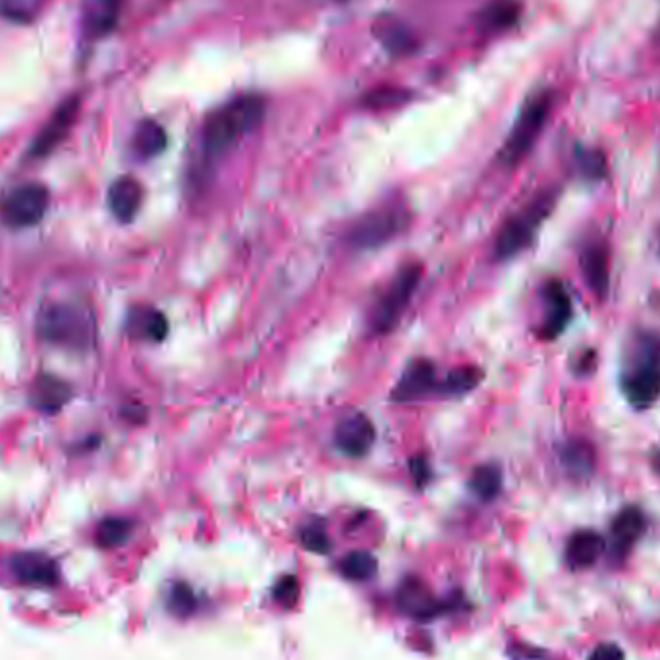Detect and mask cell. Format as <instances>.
Listing matches in <instances>:
<instances>
[{"label": "cell", "mask_w": 660, "mask_h": 660, "mask_svg": "<svg viewBox=\"0 0 660 660\" xmlns=\"http://www.w3.org/2000/svg\"><path fill=\"white\" fill-rule=\"evenodd\" d=\"M267 112V101L261 95H242L222 109L215 110L203 128V147L209 157H220L236 145V141L253 132Z\"/></svg>", "instance_id": "6da1fadb"}, {"label": "cell", "mask_w": 660, "mask_h": 660, "mask_svg": "<svg viewBox=\"0 0 660 660\" xmlns=\"http://www.w3.org/2000/svg\"><path fill=\"white\" fill-rule=\"evenodd\" d=\"M620 386L626 400L637 410L651 408L659 400L660 338L655 332L637 334Z\"/></svg>", "instance_id": "7a4b0ae2"}, {"label": "cell", "mask_w": 660, "mask_h": 660, "mask_svg": "<svg viewBox=\"0 0 660 660\" xmlns=\"http://www.w3.org/2000/svg\"><path fill=\"white\" fill-rule=\"evenodd\" d=\"M39 336L60 348L87 352L95 344L93 315L78 303H49L37 317Z\"/></svg>", "instance_id": "3957f363"}, {"label": "cell", "mask_w": 660, "mask_h": 660, "mask_svg": "<svg viewBox=\"0 0 660 660\" xmlns=\"http://www.w3.org/2000/svg\"><path fill=\"white\" fill-rule=\"evenodd\" d=\"M556 190L539 193L531 203H527L520 213L506 220L500 228L495 242L496 259L506 261L520 255L535 240L541 224L549 219L556 205Z\"/></svg>", "instance_id": "277c9868"}, {"label": "cell", "mask_w": 660, "mask_h": 660, "mask_svg": "<svg viewBox=\"0 0 660 660\" xmlns=\"http://www.w3.org/2000/svg\"><path fill=\"white\" fill-rule=\"evenodd\" d=\"M554 105V95L550 91H541L533 95L525 105L522 112L506 139L504 147L500 149V163L504 166H518L523 159L529 155V151L535 147L537 139L541 136L547 120H549L550 110Z\"/></svg>", "instance_id": "5b68a950"}, {"label": "cell", "mask_w": 660, "mask_h": 660, "mask_svg": "<svg viewBox=\"0 0 660 660\" xmlns=\"http://www.w3.org/2000/svg\"><path fill=\"white\" fill-rule=\"evenodd\" d=\"M423 267L419 263L404 265L392 278L390 286L381 294L379 302L371 311V330L386 334L396 329L406 307L412 302L413 294L421 282Z\"/></svg>", "instance_id": "8992f818"}, {"label": "cell", "mask_w": 660, "mask_h": 660, "mask_svg": "<svg viewBox=\"0 0 660 660\" xmlns=\"http://www.w3.org/2000/svg\"><path fill=\"white\" fill-rule=\"evenodd\" d=\"M410 215L406 209L388 207L373 211L346 232V244L352 251H371L383 248L390 240L400 236L408 226Z\"/></svg>", "instance_id": "52a82bcc"}, {"label": "cell", "mask_w": 660, "mask_h": 660, "mask_svg": "<svg viewBox=\"0 0 660 660\" xmlns=\"http://www.w3.org/2000/svg\"><path fill=\"white\" fill-rule=\"evenodd\" d=\"M51 205V192L43 184H24L8 193L0 203V219L10 228L39 224Z\"/></svg>", "instance_id": "ba28073f"}, {"label": "cell", "mask_w": 660, "mask_h": 660, "mask_svg": "<svg viewBox=\"0 0 660 660\" xmlns=\"http://www.w3.org/2000/svg\"><path fill=\"white\" fill-rule=\"evenodd\" d=\"M80 110H82V97L80 95L66 97L56 107L55 112L51 114L47 124L41 128V132L33 139V143L29 147V159L39 161V159L49 157L56 147L68 138L72 126L78 120Z\"/></svg>", "instance_id": "9c48e42d"}, {"label": "cell", "mask_w": 660, "mask_h": 660, "mask_svg": "<svg viewBox=\"0 0 660 660\" xmlns=\"http://www.w3.org/2000/svg\"><path fill=\"white\" fill-rule=\"evenodd\" d=\"M377 439L375 425L365 413L348 412L334 429V442L338 450L350 458L365 456Z\"/></svg>", "instance_id": "30bf717a"}, {"label": "cell", "mask_w": 660, "mask_h": 660, "mask_svg": "<svg viewBox=\"0 0 660 660\" xmlns=\"http://www.w3.org/2000/svg\"><path fill=\"white\" fill-rule=\"evenodd\" d=\"M439 379H437V367L427 359L412 361L406 371L402 373L398 385L392 388V400L394 402H415L429 394H437Z\"/></svg>", "instance_id": "8fae6325"}, {"label": "cell", "mask_w": 660, "mask_h": 660, "mask_svg": "<svg viewBox=\"0 0 660 660\" xmlns=\"http://www.w3.org/2000/svg\"><path fill=\"white\" fill-rule=\"evenodd\" d=\"M124 0H85L82 29L87 39L97 41L110 35L120 20Z\"/></svg>", "instance_id": "7c38bea8"}, {"label": "cell", "mask_w": 660, "mask_h": 660, "mask_svg": "<svg viewBox=\"0 0 660 660\" xmlns=\"http://www.w3.org/2000/svg\"><path fill=\"white\" fill-rule=\"evenodd\" d=\"M545 302H547V317L541 327V336L545 340L558 338L572 319V300L562 286V282L552 280L545 288Z\"/></svg>", "instance_id": "4fadbf2b"}, {"label": "cell", "mask_w": 660, "mask_h": 660, "mask_svg": "<svg viewBox=\"0 0 660 660\" xmlns=\"http://www.w3.org/2000/svg\"><path fill=\"white\" fill-rule=\"evenodd\" d=\"M373 33L392 56H408L417 51L415 35L396 16H381L373 26Z\"/></svg>", "instance_id": "5bb4252c"}, {"label": "cell", "mask_w": 660, "mask_h": 660, "mask_svg": "<svg viewBox=\"0 0 660 660\" xmlns=\"http://www.w3.org/2000/svg\"><path fill=\"white\" fill-rule=\"evenodd\" d=\"M143 203V188L136 178L122 176L109 190V207L120 222H132Z\"/></svg>", "instance_id": "9a60e30c"}, {"label": "cell", "mask_w": 660, "mask_h": 660, "mask_svg": "<svg viewBox=\"0 0 660 660\" xmlns=\"http://www.w3.org/2000/svg\"><path fill=\"white\" fill-rule=\"evenodd\" d=\"M581 267L587 286L593 290V294L597 298H605L610 284V263L605 244H591L583 249Z\"/></svg>", "instance_id": "2e32d148"}, {"label": "cell", "mask_w": 660, "mask_h": 660, "mask_svg": "<svg viewBox=\"0 0 660 660\" xmlns=\"http://www.w3.org/2000/svg\"><path fill=\"white\" fill-rule=\"evenodd\" d=\"M647 529V520H645V514L635 508V506H630V508H624L616 520L612 523V539H614V550L620 554V556H626L633 545L641 539V535L645 533Z\"/></svg>", "instance_id": "e0dca14e"}, {"label": "cell", "mask_w": 660, "mask_h": 660, "mask_svg": "<svg viewBox=\"0 0 660 660\" xmlns=\"http://www.w3.org/2000/svg\"><path fill=\"white\" fill-rule=\"evenodd\" d=\"M603 549H605V541L599 533H595L591 529H581L578 533H574L568 541L566 560L574 570L589 568L599 560Z\"/></svg>", "instance_id": "ac0fdd59"}, {"label": "cell", "mask_w": 660, "mask_h": 660, "mask_svg": "<svg viewBox=\"0 0 660 660\" xmlns=\"http://www.w3.org/2000/svg\"><path fill=\"white\" fill-rule=\"evenodd\" d=\"M522 18L520 0H493L477 16V26L481 31H506L514 28Z\"/></svg>", "instance_id": "d6986e66"}, {"label": "cell", "mask_w": 660, "mask_h": 660, "mask_svg": "<svg viewBox=\"0 0 660 660\" xmlns=\"http://www.w3.org/2000/svg\"><path fill=\"white\" fill-rule=\"evenodd\" d=\"M70 398H72V388L53 375H39V379L33 383L31 400L41 412H58Z\"/></svg>", "instance_id": "ffe728a7"}, {"label": "cell", "mask_w": 660, "mask_h": 660, "mask_svg": "<svg viewBox=\"0 0 660 660\" xmlns=\"http://www.w3.org/2000/svg\"><path fill=\"white\" fill-rule=\"evenodd\" d=\"M398 603H400V608L408 614H412L413 618H429L437 612V603L433 599V595L429 593V589L415 581V579H410L402 585L400 593H398Z\"/></svg>", "instance_id": "44dd1931"}, {"label": "cell", "mask_w": 660, "mask_h": 660, "mask_svg": "<svg viewBox=\"0 0 660 660\" xmlns=\"http://www.w3.org/2000/svg\"><path fill=\"white\" fill-rule=\"evenodd\" d=\"M134 151L141 159H153L161 155L168 145L165 128L155 120H141L134 134Z\"/></svg>", "instance_id": "7402d4cb"}, {"label": "cell", "mask_w": 660, "mask_h": 660, "mask_svg": "<svg viewBox=\"0 0 660 660\" xmlns=\"http://www.w3.org/2000/svg\"><path fill=\"white\" fill-rule=\"evenodd\" d=\"M483 377L485 375L479 367H473V365L458 367L440 379L437 394L440 396H464L481 385Z\"/></svg>", "instance_id": "603a6c76"}, {"label": "cell", "mask_w": 660, "mask_h": 660, "mask_svg": "<svg viewBox=\"0 0 660 660\" xmlns=\"http://www.w3.org/2000/svg\"><path fill=\"white\" fill-rule=\"evenodd\" d=\"M562 464L572 475L587 477L595 469V450L587 440H570L560 452Z\"/></svg>", "instance_id": "cb8c5ba5"}, {"label": "cell", "mask_w": 660, "mask_h": 660, "mask_svg": "<svg viewBox=\"0 0 660 660\" xmlns=\"http://www.w3.org/2000/svg\"><path fill=\"white\" fill-rule=\"evenodd\" d=\"M469 489L481 500H487V502L495 500L498 493H500V489H502V471L493 464L479 466L471 473Z\"/></svg>", "instance_id": "d4e9b609"}, {"label": "cell", "mask_w": 660, "mask_h": 660, "mask_svg": "<svg viewBox=\"0 0 660 660\" xmlns=\"http://www.w3.org/2000/svg\"><path fill=\"white\" fill-rule=\"evenodd\" d=\"M132 330L138 332L141 338L161 342L168 334V321L161 311L141 309L138 315H132Z\"/></svg>", "instance_id": "484cf974"}, {"label": "cell", "mask_w": 660, "mask_h": 660, "mask_svg": "<svg viewBox=\"0 0 660 660\" xmlns=\"http://www.w3.org/2000/svg\"><path fill=\"white\" fill-rule=\"evenodd\" d=\"M412 99V91L404 87H394V85H385L369 91L363 97V107L365 109L383 110L402 107Z\"/></svg>", "instance_id": "4316f807"}, {"label": "cell", "mask_w": 660, "mask_h": 660, "mask_svg": "<svg viewBox=\"0 0 660 660\" xmlns=\"http://www.w3.org/2000/svg\"><path fill=\"white\" fill-rule=\"evenodd\" d=\"M340 572L348 579L365 581V579H371L377 574V560L369 552L356 550L340 562Z\"/></svg>", "instance_id": "83f0119b"}, {"label": "cell", "mask_w": 660, "mask_h": 660, "mask_svg": "<svg viewBox=\"0 0 660 660\" xmlns=\"http://www.w3.org/2000/svg\"><path fill=\"white\" fill-rule=\"evenodd\" d=\"M43 0H0V16L14 24H29L41 12Z\"/></svg>", "instance_id": "f1b7e54d"}, {"label": "cell", "mask_w": 660, "mask_h": 660, "mask_svg": "<svg viewBox=\"0 0 660 660\" xmlns=\"http://www.w3.org/2000/svg\"><path fill=\"white\" fill-rule=\"evenodd\" d=\"M14 568L22 578H26L28 581H47V579L55 576L53 566L49 564V560H45L41 556H33V554L20 556L14 562Z\"/></svg>", "instance_id": "f546056e"}, {"label": "cell", "mask_w": 660, "mask_h": 660, "mask_svg": "<svg viewBox=\"0 0 660 660\" xmlns=\"http://www.w3.org/2000/svg\"><path fill=\"white\" fill-rule=\"evenodd\" d=\"M579 172L587 180H603L606 174V157L601 149H579Z\"/></svg>", "instance_id": "4dcf8cb0"}, {"label": "cell", "mask_w": 660, "mask_h": 660, "mask_svg": "<svg viewBox=\"0 0 660 660\" xmlns=\"http://www.w3.org/2000/svg\"><path fill=\"white\" fill-rule=\"evenodd\" d=\"M130 529L132 525L128 520H122V518H110V520H105V522L99 525L97 529V541L103 545V547H116V545H122L128 535H130Z\"/></svg>", "instance_id": "1f68e13d"}, {"label": "cell", "mask_w": 660, "mask_h": 660, "mask_svg": "<svg viewBox=\"0 0 660 660\" xmlns=\"http://www.w3.org/2000/svg\"><path fill=\"white\" fill-rule=\"evenodd\" d=\"M302 543L305 549L325 554L330 549V539L323 523L313 522L302 529Z\"/></svg>", "instance_id": "d6a6232c"}, {"label": "cell", "mask_w": 660, "mask_h": 660, "mask_svg": "<svg viewBox=\"0 0 660 660\" xmlns=\"http://www.w3.org/2000/svg\"><path fill=\"white\" fill-rule=\"evenodd\" d=\"M298 597H300V587L294 576H288V578L278 581V585L275 587V599L280 605L290 608V606L296 605Z\"/></svg>", "instance_id": "836d02e7"}, {"label": "cell", "mask_w": 660, "mask_h": 660, "mask_svg": "<svg viewBox=\"0 0 660 660\" xmlns=\"http://www.w3.org/2000/svg\"><path fill=\"white\" fill-rule=\"evenodd\" d=\"M170 605L174 608V612L188 614L193 608L192 591L188 587H176L170 597Z\"/></svg>", "instance_id": "e575fe53"}, {"label": "cell", "mask_w": 660, "mask_h": 660, "mask_svg": "<svg viewBox=\"0 0 660 660\" xmlns=\"http://www.w3.org/2000/svg\"><path fill=\"white\" fill-rule=\"evenodd\" d=\"M410 468H412V475L413 479H415V483H417L419 487H425L427 481H429V477H431V466H429L427 458H425V456H417V458H413L412 462H410Z\"/></svg>", "instance_id": "d590c367"}, {"label": "cell", "mask_w": 660, "mask_h": 660, "mask_svg": "<svg viewBox=\"0 0 660 660\" xmlns=\"http://www.w3.org/2000/svg\"><path fill=\"white\" fill-rule=\"evenodd\" d=\"M589 660H624V653L616 645H601L593 651Z\"/></svg>", "instance_id": "8d00e7d4"}, {"label": "cell", "mask_w": 660, "mask_h": 660, "mask_svg": "<svg viewBox=\"0 0 660 660\" xmlns=\"http://www.w3.org/2000/svg\"><path fill=\"white\" fill-rule=\"evenodd\" d=\"M653 464H655V468L659 469L660 471V452H657V456H655V460H653Z\"/></svg>", "instance_id": "74e56055"}]
</instances>
